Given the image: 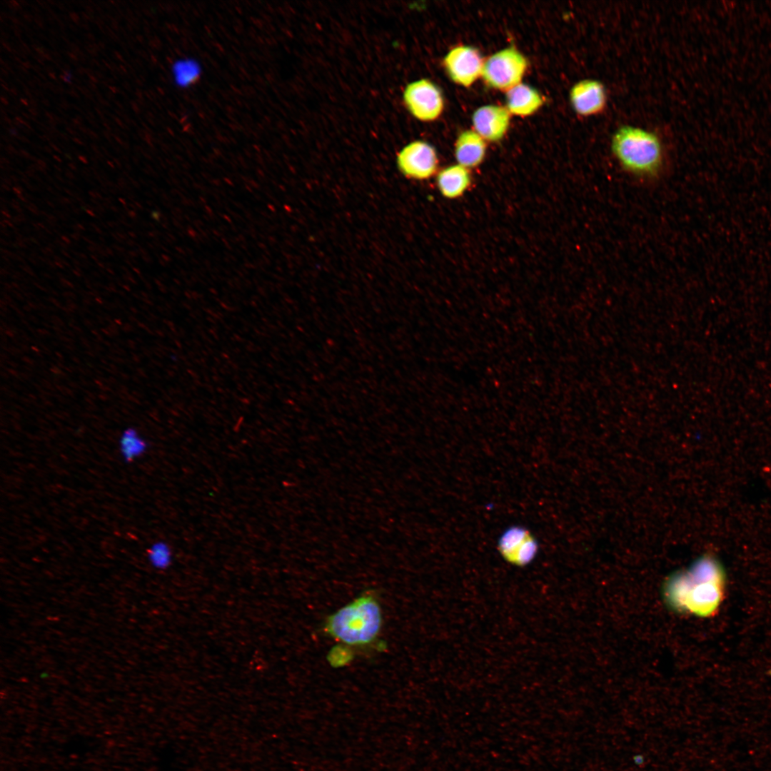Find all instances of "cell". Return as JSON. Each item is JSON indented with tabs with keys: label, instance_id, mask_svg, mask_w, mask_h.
Masks as SVG:
<instances>
[{
	"label": "cell",
	"instance_id": "1",
	"mask_svg": "<svg viewBox=\"0 0 771 771\" xmlns=\"http://www.w3.org/2000/svg\"><path fill=\"white\" fill-rule=\"evenodd\" d=\"M383 612L379 600L371 591L362 593L329 615L322 630L326 635L338 642L327 658L334 667L344 666L353 659L352 650L380 647L383 628Z\"/></svg>",
	"mask_w": 771,
	"mask_h": 771
},
{
	"label": "cell",
	"instance_id": "2",
	"mask_svg": "<svg viewBox=\"0 0 771 771\" xmlns=\"http://www.w3.org/2000/svg\"><path fill=\"white\" fill-rule=\"evenodd\" d=\"M725 573L719 562L705 555L690 569L675 575L669 588H675L680 605L698 615L707 616L716 611L723 598ZM672 594V595H674Z\"/></svg>",
	"mask_w": 771,
	"mask_h": 771
},
{
	"label": "cell",
	"instance_id": "3",
	"mask_svg": "<svg viewBox=\"0 0 771 771\" xmlns=\"http://www.w3.org/2000/svg\"><path fill=\"white\" fill-rule=\"evenodd\" d=\"M611 150L620 166L634 175L655 176L662 165L663 149L660 138L655 133L640 127H619L613 135Z\"/></svg>",
	"mask_w": 771,
	"mask_h": 771
},
{
	"label": "cell",
	"instance_id": "4",
	"mask_svg": "<svg viewBox=\"0 0 771 771\" xmlns=\"http://www.w3.org/2000/svg\"><path fill=\"white\" fill-rule=\"evenodd\" d=\"M528 63L515 48L498 51L483 63L481 76L491 88L508 91L520 84Z\"/></svg>",
	"mask_w": 771,
	"mask_h": 771
},
{
	"label": "cell",
	"instance_id": "5",
	"mask_svg": "<svg viewBox=\"0 0 771 771\" xmlns=\"http://www.w3.org/2000/svg\"><path fill=\"white\" fill-rule=\"evenodd\" d=\"M397 166L405 177L427 180L433 177L438 166L435 148L423 141H415L404 146L397 155Z\"/></svg>",
	"mask_w": 771,
	"mask_h": 771
},
{
	"label": "cell",
	"instance_id": "6",
	"mask_svg": "<svg viewBox=\"0 0 771 771\" xmlns=\"http://www.w3.org/2000/svg\"><path fill=\"white\" fill-rule=\"evenodd\" d=\"M404 103L410 114L423 121H431L441 114L444 103L439 89L427 79L409 84L403 92Z\"/></svg>",
	"mask_w": 771,
	"mask_h": 771
},
{
	"label": "cell",
	"instance_id": "7",
	"mask_svg": "<svg viewBox=\"0 0 771 771\" xmlns=\"http://www.w3.org/2000/svg\"><path fill=\"white\" fill-rule=\"evenodd\" d=\"M483 63L479 51L468 46L455 47L443 59L450 78L463 86H470L481 76Z\"/></svg>",
	"mask_w": 771,
	"mask_h": 771
},
{
	"label": "cell",
	"instance_id": "8",
	"mask_svg": "<svg viewBox=\"0 0 771 771\" xmlns=\"http://www.w3.org/2000/svg\"><path fill=\"white\" fill-rule=\"evenodd\" d=\"M570 101L575 113L592 116L602 113L607 104V93L598 80L587 79L578 81L570 91Z\"/></svg>",
	"mask_w": 771,
	"mask_h": 771
},
{
	"label": "cell",
	"instance_id": "9",
	"mask_svg": "<svg viewBox=\"0 0 771 771\" xmlns=\"http://www.w3.org/2000/svg\"><path fill=\"white\" fill-rule=\"evenodd\" d=\"M510 119L509 111L497 105L481 106L472 116L475 131L488 141H498L504 136L508 128Z\"/></svg>",
	"mask_w": 771,
	"mask_h": 771
},
{
	"label": "cell",
	"instance_id": "10",
	"mask_svg": "<svg viewBox=\"0 0 771 771\" xmlns=\"http://www.w3.org/2000/svg\"><path fill=\"white\" fill-rule=\"evenodd\" d=\"M485 140L475 131L466 130L460 133L455 143V157L458 164L467 168L480 165L485 156Z\"/></svg>",
	"mask_w": 771,
	"mask_h": 771
},
{
	"label": "cell",
	"instance_id": "11",
	"mask_svg": "<svg viewBox=\"0 0 771 771\" xmlns=\"http://www.w3.org/2000/svg\"><path fill=\"white\" fill-rule=\"evenodd\" d=\"M472 178L468 168L455 164L438 172L436 177L438 188L443 196L454 199L463 196L469 188Z\"/></svg>",
	"mask_w": 771,
	"mask_h": 771
},
{
	"label": "cell",
	"instance_id": "12",
	"mask_svg": "<svg viewBox=\"0 0 771 771\" xmlns=\"http://www.w3.org/2000/svg\"><path fill=\"white\" fill-rule=\"evenodd\" d=\"M541 95L534 88L519 84L506 93L507 109L510 114L527 116L535 113L543 105Z\"/></svg>",
	"mask_w": 771,
	"mask_h": 771
},
{
	"label": "cell",
	"instance_id": "13",
	"mask_svg": "<svg viewBox=\"0 0 771 771\" xmlns=\"http://www.w3.org/2000/svg\"><path fill=\"white\" fill-rule=\"evenodd\" d=\"M119 448L122 458L126 462H131L146 453L148 444L136 428L130 427L121 433Z\"/></svg>",
	"mask_w": 771,
	"mask_h": 771
},
{
	"label": "cell",
	"instance_id": "14",
	"mask_svg": "<svg viewBox=\"0 0 771 771\" xmlns=\"http://www.w3.org/2000/svg\"><path fill=\"white\" fill-rule=\"evenodd\" d=\"M172 72L176 83L184 86L193 84L199 77L200 68L193 61L185 59L176 61Z\"/></svg>",
	"mask_w": 771,
	"mask_h": 771
},
{
	"label": "cell",
	"instance_id": "15",
	"mask_svg": "<svg viewBox=\"0 0 771 771\" xmlns=\"http://www.w3.org/2000/svg\"><path fill=\"white\" fill-rule=\"evenodd\" d=\"M148 558L155 568L165 569L172 562L173 553L171 547L164 541H156L148 548Z\"/></svg>",
	"mask_w": 771,
	"mask_h": 771
}]
</instances>
